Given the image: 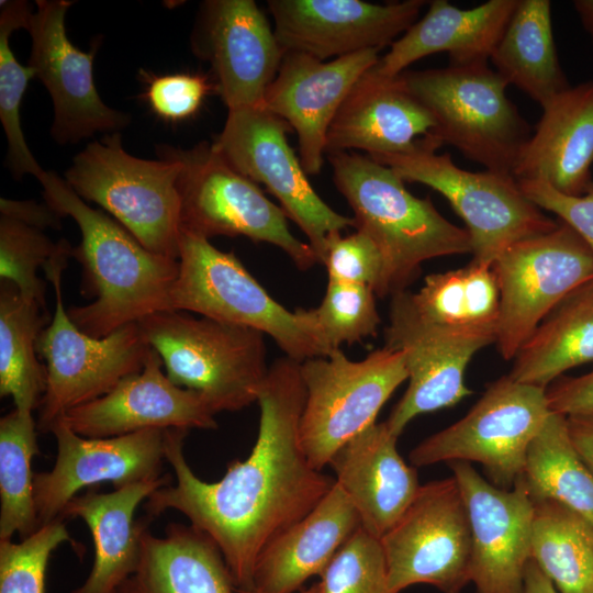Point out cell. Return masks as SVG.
Masks as SVG:
<instances>
[{
  "instance_id": "6da1fadb",
  "label": "cell",
  "mask_w": 593,
  "mask_h": 593,
  "mask_svg": "<svg viewBox=\"0 0 593 593\" xmlns=\"http://www.w3.org/2000/svg\"><path fill=\"white\" fill-rule=\"evenodd\" d=\"M299 361L283 357L269 367L257 403L256 443L215 482L198 478L183 455L187 429L166 430L165 458L176 482L154 491L144 504L150 519L172 510L209 536L220 549L239 590L254 588L265 547L310 513L335 479L314 469L300 443L306 391Z\"/></svg>"
},
{
  "instance_id": "7a4b0ae2",
  "label": "cell",
  "mask_w": 593,
  "mask_h": 593,
  "mask_svg": "<svg viewBox=\"0 0 593 593\" xmlns=\"http://www.w3.org/2000/svg\"><path fill=\"white\" fill-rule=\"evenodd\" d=\"M37 180L45 202L78 224L81 242L72 257L82 265L83 290L94 300L70 306L68 315L83 333L101 338L156 312L171 310L178 259L146 249L119 222L89 206L53 171Z\"/></svg>"
},
{
  "instance_id": "3957f363",
  "label": "cell",
  "mask_w": 593,
  "mask_h": 593,
  "mask_svg": "<svg viewBox=\"0 0 593 593\" xmlns=\"http://www.w3.org/2000/svg\"><path fill=\"white\" fill-rule=\"evenodd\" d=\"M333 180L354 212V227L383 255L389 294L405 290L424 261L471 254L466 228L446 220L432 200L413 195L388 166L354 152L328 154Z\"/></svg>"
},
{
  "instance_id": "277c9868",
  "label": "cell",
  "mask_w": 593,
  "mask_h": 593,
  "mask_svg": "<svg viewBox=\"0 0 593 593\" xmlns=\"http://www.w3.org/2000/svg\"><path fill=\"white\" fill-rule=\"evenodd\" d=\"M138 324L167 377L199 392L216 414L257 402L269 369L264 333L178 310L156 312Z\"/></svg>"
},
{
  "instance_id": "5b68a950",
  "label": "cell",
  "mask_w": 593,
  "mask_h": 593,
  "mask_svg": "<svg viewBox=\"0 0 593 593\" xmlns=\"http://www.w3.org/2000/svg\"><path fill=\"white\" fill-rule=\"evenodd\" d=\"M410 91L432 113L434 135L486 170L513 175L532 135L506 97L507 82L485 63L405 70Z\"/></svg>"
},
{
  "instance_id": "8992f818",
  "label": "cell",
  "mask_w": 593,
  "mask_h": 593,
  "mask_svg": "<svg viewBox=\"0 0 593 593\" xmlns=\"http://www.w3.org/2000/svg\"><path fill=\"white\" fill-rule=\"evenodd\" d=\"M159 160L134 157L120 133L89 143L65 171V181L130 232L149 251L179 258L182 163L158 150Z\"/></svg>"
},
{
  "instance_id": "52a82bcc",
  "label": "cell",
  "mask_w": 593,
  "mask_h": 593,
  "mask_svg": "<svg viewBox=\"0 0 593 593\" xmlns=\"http://www.w3.org/2000/svg\"><path fill=\"white\" fill-rule=\"evenodd\" d=\"M434 134L418 139L414 149L370 156L390 167L404 182H417L439 192L467 225L472 260L491 266L512 244L552 231L558 223L546 216L522 191L513 175L469 171L455 165Z\"/></svg>"
},
{
  "instance_id": "ba28073f",
  "label": "cell",
  "mask_w": 593,
  "mask_h": 593,
  "mask_svg": "<svg viewBox=\"0 0 593 593\" xmlns=\"http://www.w3.org/2000/svg\"><path fill=\"white\" fill-rule=\"evenodd\" d=\"M70 256L71 246L60 239L57 253L44 266L55 292V311L37 339V354L46 362V391L36 422L41 433H48L69 410L103 396L124 378L142 371L152 350L138 322L101 338L75 325L61 293V273Z\"/></svg>"
},
{
  "instance_id": "9c48e42d",
  "label": "cell",
  "mask_w": 593,
  "mask_h": 593,
  "mask_svg": "<svg viewBox=\"0 0 593 593\" xmlns=\"http://www.w3.org/2000/svg\"><path fill=\"white\" fill-rule=\"evenodd\" d=\"M159 152L179 159L180 228L206 239L246 236L283 250L300 270L318 259L309 243L289 230L287 214L256 182L234 169L212 143L190 149L161 145Z\"/></svg>"
},
{
  "instance_id": "30bf717a",
  "label": "cell",
  "mask_w": 593,
  "mask_h": 593,
  "mask_svg": "<svg viewBox=\"0 0 593 593\" xmlns=\"http://www.w3.org/2000/svg\"><path fill=\"white\" fill-rule=\"evenodd\" d=\"M300 370L306 391L300 443L320 471L344 444L376 423L383 404L407 380L404 354L385 346L359 361L337 349L302 361Z\"/></svg>"
},
{
  "instance_id": "8fae6325",
  "label": "cell",
  "mask_w": 593,
  "mask_h": 593,
  "mask_svg": "<svg viewBox=\"0 0 593 593\" xmlns=\"http://www.w3.org/2000/svg\"><path fill=\"white\" fill-rule=\"evenodd\" d=\"M178 261L171 310L259 331L299 362L325 357L295 312L273 300L234 253L222 251L209 239L181 231Z\"/></svg>"
},
{
  "instance_id": "7c38bea8",
  "label": "cell",
  "mask_w": 593,
  "mask_h": 593,
  "mask_svg": "<svg viewBox=\"0 0 593 593\" xmlns=\"http://www.w3.org/2000/svg\"><path fill=\"white\" fill-rule=\"evenodd\" d=\"M550 412L546 389L503 376L489 384L466 416L413 448L410 462L414 467L479 462L492 484L512 489L523 473L528 447Z\"/></svg>"
},
{
  "instance_id": "4fadbf2b",
  "label": "cell",
  "mask_w": 593,
  "mask_h": 593,
  "mask_svg": "<svg viewBox=\"0 0 593 593\" xmlns=\"http://www.w3.org/2000/svg\"><path fill=\"white\" fill-rule=\"evenodd\" d=\"M500 292L496 346L502 358L516 353L545 316L593 278V250L568 224L518 240L492 262Z\"/></svg>"
},
{
  "instance_id": "5bb4252c",
  "label": "cell",
  "mask_w": 593,
  "mask_h": 593,
  "mask_svg": "<svg viewBox=\"0 0 593 593\" xmlns=\"http://www.w3.org/2000/svg\"><path fill=\"white\" fill-rule=\"evenodd\" d=\"M380 541L393 593L418 583L460 593L471 582L470 522L454 477L421 484Z\"/></svg>"
},
{
  "instance_id": "9a60e30c",
  "label": "cell",
  "mask_w": 593,
  "mask_h": 593,
  "mask_svg": "<svg viewBox=\"0 0 593 593\" xmlns=\"http://www.w3.org/2000/svg\"><path fill=\"white\" fill-rule=\"evenodd\" d=\"M290 125L264 107L228 110L213 146L238 172L262 183L306 235L318 262L326 237L354 226L315 192L288 143Z\"/></svg>"
},
{
  "instance_id": "2e32d148",
  "label": "cell",
  "mask_w": 593,
  "mask_h": 593,
  "mask_svg": "<svg viewBox=\"0 0 593 593\" xmlns=\"http://www.w3.org/2000/svg\"><path fill=\"white\" fill-rule=\"evenodd\" d=\"M68 0H37L27 27L32 40L29 66L47 89L54 105L52 137L75 144L97 133H120L130 116L108 107L93 80L97 46L86 53L69 41L65 18Z\"/></svg>"
},
{
  "instance_id": "e0dca14e",
  "label": "cell",
  "mask_w": 593,
  "mask_h": 593,
  "mask_svg": "<svg viewBox=\"0 0 593 593\" xmlns=\"http://www.w3.org/2000/svg\"><path fill=\"white\" fill-rule=\"evenodd\" d=\"M167 429H145L113 437H83L63 421L51 428L57 454L49 471L34 473L40 526L60 515L83 488L112 483L114 489L161 477Z\"/></svg>"
},
{
  "instance_id": "ac0fdd59",
  "label": "cell",
  "mask_w": 593,
  "mask_h": 593,
  "mask_svg": "<svg viewBox=\"0 0 593 593\" xmlns=\"http://www.w3.org/2000/svg\"><path fill=\"white\" fill-rule=\"evenodd\" d=\"M191 45L210 63L215 90L228 110L262 107L286 54L253 0L204 2Z\"/></svg>"
},
{
  "instance_id": "d6986e66",
  "label": "cell",
  "mask_w": 593,
  "mask_h": 593,
  "mask_svg": "<svg viewBox=\"0 0 593 593\" xmlns=\"http://www.w3.org/2000/svg\"><path fill=\"white\" fill-rule=\"evenodd\" d=\"M384 346L404 354L409 385L385 421L399 437L416 416L450 407L471 394L465 371L472 356L493 344L481 337L451 334L424 322L412 309L407 291L391 295Z\"/></svg>"
},
{
  "instance_id": "ffe728a7",
  "label": "cell",
  "mask_w": 593,
  "mask_h": 593,
  "mask_svg": "<svg viewBox=\"0 0 593 593\" xmlns=\"http://www.w3.org/2000/svg\"><path fill=\"white\" fill-rule=\"evenodd\" d=\"M467 505L471 529V582L477 593H523L532 559L534 504L518 478L499 488L467 461L448 462Z\"/></svg>"
},
{
  "instance_id": "44dd1931",
  "label": "cell",
  "mask_w": 593,
  "mask_h": 593,
  "mask_svg": "<svg viewBox=\"0 0 593 593\" xmlns=\"http://www.w3.org/2000/svg\"><path fill=\"white\" fill-rule=\"evenodd\" d=\"M424 0L387 4L361 0H269L275 34L286 52L320 60L390 45L418 19Z\"/></svg>"
},
{
  "instance_id": "7402d4cb",
  "label": "cell",
  "mask_w": 593,
  "mask_h": 593,
  "mask_svg": "<svg viewBox=\"0 0 593 593\" xmlns=\"http://www.w3.org/2000/svg\"><path fill=\"white\" fill-rule=\"evenodd\" d=\"M379 52L366 49L331 61L286 52L262 107L295 131L306 175L321 171L328 128L357 80L379 61Z\"/></svg>"
},
{
  "instance_id": "603a6c76",
  "label": "cell",
  "mask_w": 593,
  "mask_h": 593,
  "mask_svg": "<svg viewBox=\"0 0 593 593\" xmlns=\"http://www.w3.org/2000/svg\"><path fill=\"white\" fill-rule=\"evenodd\" d=\"M152 348L142 371L58 419L83 437H113L145 429H216L215 412L197 391L176 385Z\"/></svg>"
},
{
  "instance_id": "cb8c5ba5",
  "label": "cell",
  "mask_w": 593,
  "mask_h": 593,
  "mask_svg": "<svg viewBox=\"0 0 593 593\" xmlns=\"http://www.w3.org/2000/svg\"><path fill=\"white\" fill-rule=\"evenodd\" d=\"M435 128L432 113L401 74L385 77L371 67L338 109L327 132L326 155L353 149L369 156L406 153Z\"/></svg>"
},
{
  "instance_id": "d4e9b609",
  "label": "cell",
  "mask_w": 593,
  "mask_h": 593,
  "mask_svg": "<svg viewBox=\"0 0 593 593\" xmlns=\"http://www.w3.org/2000/svg\"><path fill=\"white\" fill-rule=\"evenodd\" d=\"M396 440L385 422L374 423L344 444L328 463L361 527L378 538L398 522L421 486L416 467L405 463Z\"/></svg>"
},
{
  "instance_id": "484cf974",
  "label": "cell",
  "mask_w": 593,
  "mask_h": 593,
  "mask_svg": "<svg viewBox=\"0 0 593 593\" xmlns=\"http://www.w3.org/2000/svg\"><path fill=\"white\" fill-rule=\"evenodd\" d=\"M593 164V80L570 86L542 107L534 133L513 170L572 197L584 194Z\"/></svg>"
},
{
  "instance_id": "4316f807",
  "label": "cell",
  "mask_w": 593,
  "mask_h": 593,
  "mask_svg": "<svg viewBox=\"0 0 593 593\" xmlns=\"http://www.w3.org/2000/svg\"><path fill=\"white\" fill-rule=\"evenodd\" d=\"M518 0H489L460 9L434 0L425 15L395 40L373 69L395 77L418 59L448 53L450 65L485 63L496 47Z\"/></svg>"
},
{
  "instance_id": "83f0119b",
  "label": "cell",
  "mask_w": 593,
  "mask_h": 593,
  "mask_svg": "<svg viewBox=\"0 0 593 593\" xmlns=\"http://www.w3.org/2000/svg\"><path fill=\"white\" fill-rule=\"evenodd\" d=\"M170 477L128 484L109 493L88 490L72 497L60 518H81L89 528L94 558L86 581L72 593H118L134 573L141 555V536L153 521H134L138 505L154 491L167 485Z\"/></svg>"
},
{
  "instance_id": "f1b7e54d",
  "label": "cell",
  "mask_w": 593,
  "mask_h": 593,
  "mask_svg": "<svg viewBox=\"0 0 593 593\" xmlns=\"http://www.w3.org/2000/svg\"><path fill=\"white\" fill-rule=\"evenodd\" d=\"M359 515L334 483L303 518L271 540L261 551L254 588L264 593H294L324 572L338 549L360 526Z\"/></svg>"
},
{
  "instance_id": "f546056e",
  "label": "cell",
  "mask_w": 593,
  "mask_h": 593,
  "mask_svg": "<svg viewBox=\"0 0 593 593\" xmlns=\"http://www.w3.org/2000/svg\"><path fill=\"white\" fill-rule=\"evenodd\" d=\"M225 560L214 541L192 525L168 524L165 535L146 528L134 573L118 593H235Z\"/></svg>"
},
{
  "instance_id": "4dcf8cb0",
  "label": "cell",
  "mask_w": 593,
  "mask_h": 593,
  "mask_svg": "<svg viewBox=\"0 0 593 593\" xmlns=\"http://www.w3.org/2000/svg\"><path fill=\"white\" fill-rule=\"evenodd\" d=\"M593 361V278L561 300L514 357L508 376L547 389L567 370Z\"/></svg>"
},
{
  "instance_id": "1f68e13d",
  "label": "cell",
  "mask_w": 593,
  "mask_h": 593,
  "mask_svg": "<svg viewBox=\"0 0 593 593\" xmlns=\"http://www.w3.org/2000/svg\"><path fill=\"white\" fill-rule=\"evenodd\" d=\"M490 59L507 85L541 108L570 87L556 49L549 0H518Z\"/></svg>"
},
{
  "instance_id": "d6a6232c",
  "label": "cell",
  "mask_w": 593,
  "mask_h": 593,
  "mask_svg": "<svg viewBox=\"0 0 593 593\" xmlns=\"http://www.w3.org/2000/svg\"><path fill=\"white\" fill-rule=\"evenodd\" d=\"M414 312L441 331L496 342L500 292L491 266H467L425 278L417 292L407 291Z\"/></svg>"
},
{
  "instance_id": "836d02e7",
  "label": "cell",
  "mask_w": 593,
  "mask_h": 593,
  "mask_svg": "<svg viewBox=\"0 0 593 593\" xmlns=\"http://www.w3.org/2000/svg\"><path fill=\"white\" fill-rule=\"evenodd\" d=\"M45 306L23 296L8 280L0 288V395L15 409H38L46 391V369L38 360L37 339L47 321Z\"/></svg>"
},
{
  "instance_id": "e575fe53",
  "label": "cell",
  "mask_w": 593,
  "mask_h": 593,
  "mask_svg": "<svg viewBox=\"0 0 593 593\" xmlns=\"http://www.w3.org/2000/svg\"><path fill=\"white\" fill-rule=\"evenodd\" d=\"M519 479L533 501H556L593 527V473L570 438L566 415L547 416L528 447Z\"/></svg>"
},
{
  "instance_id": "d590c367",
  "label": "cell",
  "mask_w": 593,
  "mask_h": 593,
  "mask_svg": "<svg viewBox=\"0 0 593 593\" xmlns=\"http://www.w3.org/2000/svg\"><path fill=\"white\" fill-rule=\"evenodd\" d=\"M533 504L532 559L558 593H593V527L556 501Z\"/></svg>"
},
{
  "instance_id": "8d00e7d4",
  "label": "cell",
  "mask_w": 593,
  "mask_h": 593,
  "mask_svg": "<svg viewBox=\"0 0 593 593\" xmlns=\"http://www.w3.org/2000/svg\"><path fill=\"white\" fill-rule=\"evenodd\" d=\"M32 412L13 411L0 419V540L21 539L40 527L32 459L40 454Z\"/></svg>"
},
{
  "instance_id": "74e56055",
  "label": "cell",
  "mask_w": 593,
  "mask_h": 593,
  "mask_svg": "<svg viewBox=\"0 0 593 593\" xmlns=\"http://www.w3.org/2000/svg\"><path fill=\"white\" fill-rule=\"evenodd\" d=\"M31 11L26 1H5L0 11V121L8 141V166L20 179L24 175L38 178L45 170L30 150L21 126L20 108L31 78L32 67L22 66L9 45L10 34L27 27Z\"/></svg>"
},
{
  "instance_id": "f35d334b",
  "label": "cell",
  "mask_w": 593,
  "mask_h": 593,
  "mask_svg": "<svg viewBox=\"0 0 593 593\" xmlns=\"http://www.w3.org/2000/svg\"><path fill=\"white\" fill-rule=\"evenodd\" d=\"M374 291L361 284L328 281L317 307L295 310V314L325 356L376 335L381 318Z\"/></svg>"
},
{
  "instance_id": "ab89813d",
  "label": "cell",
  "mask_w": 593,
  "mask_h": 593,
  "mask_svg": "<svg viewBox=\"0 0 593 593\" xmlns=\"http://www.w3.org/2000/svg\"><path fill=\"white\" fill-rule=\"evenodd\" d=\"M58 243L42 228L1 215L0 217V276L12 282L20 293L45 306V283L37 269L57 253Z\"/></svg>"
},
{
  "instance_id": "60d3db41",
  "label": "cell",
  "mask_w": 593,
  "mask_h": 593,
  "mask_svg": "<svg viewBox=\"0 0 593 593\" xmlns=\"http://www.w3.org/2000/svg\"><path fill=\"white\" fill-rule=\"evenodd\" d=\"M320 593H393L380 538L361 525L321 574Z\"/></svg>"
},
{
  "instance_id": "b9f144b4",
  "label": "cell",
  "mask_w": 593,
  "mask_h": 593,
  "mask_svg": "<svg viewBox=\"0 0 593 593\" xmlns=\"http://www.w3.org/2000/svg\"><path fill=\"white\" fill-rule=\"evenodd\" d=\"M64 521L42 525L20 542L0 540V593H45L51 555L72 541Z\"/></svg>"
},
{
  "instance_id": "7bdbcfd3",
  "label": "cell",
  "mask_w": 593,
  "mask_h": 593,
  "mask_svg": "<svg viewBox=\"0 0 593 593\" xmlns=\"http://www.w3.org/2000/svg\"><path fill=\"white\" fill-rule=\"evenodd\" d=\"M320 262L326 268L328 281L361 284L377 296L389 294L387 267L373 239L362 231L342 236L331 233L325 240Z\"/></svg>"
},
{
  "instance_id": "ee69618b",
  "label": "cell",
  "mask_w": 593,
  "mask_h": 593,
  "mask_svg": "<svg viewBox=\"0 0 593 593\" xmlns=\"http://www.w3.org/2000/svg\"><path fill=\"white\" fill-rule=\"evenodd\" d=\"M213 88L215 85L201 74L165 75L149 80L146 99L160 118L180 121L193 115Z\"/></svg>"
},
{
  "instance_id": "f6af8a7d",
  "label": "cell",
  "mask_w": 593,
  "mask_h": 593,
  "mask_svg": "<svg viewBox=\"0 0 593 593\" xmlns=\"http://www.w3.org/2000/svg\"><path fill=\"white\" fill-rule=\"evenodd\" d=\"M523 193L539 209L556 214L593 250V182L579 197L563 194L541 180H519Z\"/></svg>"
},
{
  "instance_id": "bcb514c9",
  "label": "cell",
  "mask_w": 593,
  "mask_h": 593,
  "mask_svg": "<svg viewBox=\"0 0 593 593\" xmlns=\"http://www.w3.org/2000/svg\"><path fill=\"white\" fill-rule=\"evenodd\" d=\"M549 410L566 416L593 412V369L580 377H560L546 389Z\"/></svg>"
},
{
  "instance_id": "7dc6e473",
  "label": "cell",
  "mask_w": 593,
  "mask_h": 593,
  "mask_svg": "<svg viewBox=\"0 0 593 593\" xmlns=\"http://www.w3.org/2000/svg\"><path fill=\"white\" fill-rule=\"evenodd\" d=\"M1 215H5L26 224L45 230L47 227L59 228L60 215L46 202L38 204L32 200H11L1 198L0 200Z\"/></svg>"
},
{
  "instance_id": "c3c4849f",
  "label": "cell",
  "mask_w": 593,
  "mask_h": 593,
  "mask_svg": "<svg viewBox=\"0 0 593 593\" xmlns=\"http://www.w3.org/2000/svg\"><path fill=\"white\" fill-rule=\"evenodd\" d=\"M567 424L578 454L593 473V412L567 416Z\"/></svg>"
},
{
  "instance_id": "681fc988",
  "label": "cell",
  "mask_w": 593,
  "mask_h": 593,
  "mask_svg": "<svg viewBox=\"0 0 593 593\" xmlns=\"http://www.w3.org/2000/svg\"><path fill=\"white\" fill-rule=\"evenodd\" d=\"M523 593H558L552 582L533 559L526 567Z\"/></svg>"
},
{
  "instance_id": "f907efd6",
  "label": "cell",
  "mask_w": 593,
  "mask_h": 593,
  "mask_svg": "<svg viewBox=\"0 0 593 593\" xmlns=\"http://www.w3.org/2000/svg\"><path fill=\"white\" fill-rule=\"evenodd\" d=\"M573 7L583 29L593 43V0H575Z\"/></svg>"
},
{
  "instance_id": "816d5d0a",
  "label": "cell",
  "mask_w": 593,
  "mask_h": 593,
  "mask_svg": "<svg viewBox=\"0 0 593 593\" xmlns=\"http://www.w3.org/2000/svg\"><path fill=\"white\" fill-rule=\"evenodd\" d=\"M235 593H264V592L257 591L255 589H251V590L236 589ZM299 593H320V584H318V582H316L313 585H311L310 588H307L305 590L304 589L301 590Z\"/></svg>"
}]
</instances>
